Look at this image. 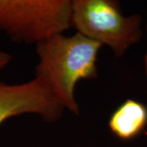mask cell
Wrapping results in <instances>:
<instances>
[{
	"mask_svg": "<svg viewBox=\"0 0 147 147\" xmlns=\"http://www.w3.org/2000/svg\"><path fill=\"white\" fill-rule=\"evenodd\" d=\"M146 33H147V21H146ZM144 71H145L146 77L147 78V51H146V54H145V56H144Z\"/></svg>",
	"mask_w": 147,
	"mask_h": 147,
	"instance_id": "7",
	"label": "cell"
},
{
	"mask_svg": "<svg viewBox=\"0 0 147 147\" xmlns=\"http://www.w3.org/2000/svg\"><path fill=\"white\" fill-rule=\"evenodd\" d=\"M71 14L72 0H0V33L36 45L72 27Z\"/></svg>",
	"mask_w": 147,
	"mask_h": 147,
	"instance_id": "3",
	"label": "cell"
},
{
	"mask_svg": "<svg viewBox=\"0 0 147 147\" xmlns=\"http://www.w3.org/2000/svg\"><path fill=\"white\" fill-rule=\"evenodd\" d=\"M12 60V56L10 53L0 49V71H2L9 65Z\"/></svg>",
	"mask_w": 147,
	"mask_h": 147,
	"instance_id": "6",
	"label": "cell"
},
{
	"mask_svg": "<svg viewBox=\"0 0 147 147\" xmlns=\"http://www.w3.org/2000/svg\"><path fill=\"white\" fill-rule=\"evenodd\" d=\"M65 109L41 79L18 84L0 81V126L16 116L34 115L42 121L53 123L59 121Z\"/></svg>",
	"mask_w": 147,
	"mask_h": 147,
	"instance_id": "4",
	"label": "cell"
},
{
	"mask_svg": "<svg viewBox=\"0 0 147 147\" xmlns=\"http://www.w3.org/2000/svg\"><path fill=\"white\" fill-rule=\"evenodd\" d=\"M38 57L34 77L41 79L65 110L80 115L75 88L83 79L98 77L100 43L76 32L57 34L35 45Z\"/></svg>",
	"mask_w": 147,
	"mask_h": 147,
	"instance_id": "1",
	"label": "cell"
},
{
	"mask_svg": "<svg viewBox=\"0 0 147 147\" xmlns=\"http://www.w3.org/2000/svg\"><path fill=\"white\" fill-rule=\"evenodd\" d=\"M108 126L121 141L136 138L147 126V106L138 100L127 99L112 113Z\"/></svg>",
	"mask_w": 147,
	"mask_h": 147,
	"instance_id": "5",
	"label": "cell"
},
{
	"mask_svg": "<svg viewBox=\"0 0 147 147\" xmlns=\"http://www.w3.org/2000/svg\"><path fill=\"white\" fill-rule=\"evenodd\" d=\"M142 22L139 14L124 16L116 0H72V27L101 46L110 47L117 58L140 42Z\"/></svg>",
	"mask_w": 147,
	"mask_h": 147,
	"instance_id": "2",
	"label": "cell"
}]
</instances>
